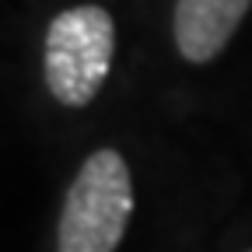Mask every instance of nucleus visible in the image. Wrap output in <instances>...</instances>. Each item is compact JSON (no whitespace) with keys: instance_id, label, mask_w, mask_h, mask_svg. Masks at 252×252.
Listing matches in <instances>:
<instances>
[{"instance_id":"nucleus-1","label":"nucleus","mask_w":252,"mask_h":252,"mask_svg":"<svg viewBox=\"0 0 252 252\" xmlns=\"http://www.w3.org/2000/svg\"><path fill=\"white\" fill-rule=\"evenodd\" d=\"M133 214V179L126 158L98 147L74 175L60 210L56 252H116Z\"/></svg>"},{"instance_id":"nucleus-2","label":"nucleus","mask_w":252,"mask_h":252,"mask_svg":"<svg viewBox=\"0 0 252 252\" xmlns=\"http://www.w3.org/2000/svg\"><path fill=\"white\" fill-rule=\"evenodd\" d=\"M116 21L98 4H77L49 21L42 46V77L49 94L67 105L84 109L98 98L112 70Z\"/></svg>"},{"instance_id":"nucleus-3","label":"nucleus","mask_w":252,"mask_h":252,"mask_svg":"<svg viewBox=\"0 0 252 252\" xmlns=\"http://www.w3.org/2000/svg\"><path fill=\"white\" fill-rule=\"evenodd\" d=\"M252 0H175V49L189 63H210L224 53Z\"/></svg>"},{"instance_id":"nucleus-4","label":"nucleus","mask_w":252,"mask_h":252,"mask_svg":"<svg viewBox=\"0 0 252 252\" xmlns=\"http://www.w3.org/2000/svg\"><path fill=\"white\" fill-rule=\"evenodd\" d=\"M249 252H252V249H249Z\"/></svg>"}]
</instances>
